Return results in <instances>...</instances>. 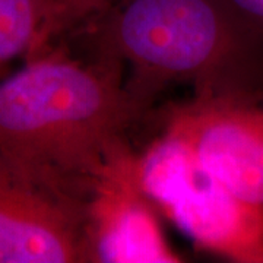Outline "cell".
Wrapping results in <instances>:
<instances>
[{
  "label": "cell",
  "mask_w": 263,
  "mask_h": 263,
  "mask_svg": "<svg viewBox=\"0 0 263 263\" xmlns=\"http://www.w3.org/2000/svg\"><path fill=\"white\" fill-rule=\"evenodd\" d=\"M70 34L89 59L129 70L127 89L149 107L173 85L199 95L263 82V35L226 0H114Z\"/></svg>",
  "instance_id": "obj_1"
},
{
  "label": "cell",
  "mask_w": 263,
  "mask_h": 263,
  "mask_svg": "<svg viewBox=\"0 0 263 263\" xmlns=\"http://www.w3.org/2000/svg\"><path fill=\"white\" fill-rule=\"evenodd\" d=\"M151 114L122 65L51 46L0 82V154L92 184L114 145Z\"/></svg>",
  "instance_id": "obj_2"
},
{
  "label": "cell",
  "mask_w": 263,
  "mask_h": 263,
  "mask_svg": "<svg viewBox=\"0 0 263 263\" xmlns=\"http://www.w3.org/2000/svg\"><path fill=\"white\" fill-rule=\"evenodd\" d=\"M139 180L160 215L199 250L235 263H263V206L237 196L192 151L162 133L139 154Z\"/></svg>",
  "instance_id": "obj_3"
},
{
  "label": "cell",
  "mask_w": 263,
  "mask_h": 263,
  "mask_svg": "<svg viewBox=\"0 0 263 263\" xmlns=\"http://www.w3.org/2000/svg\"><path fill=\"white\" fill-rule=\"evenodd\" d=\"M91 184L0 154V263H85Z\"/></svg>",
  "instance_id": "obj_4"
},
{
  "label": "cell",
  "mask_w": 263,
  "mask_h": 263,
  "mask_svg": "<svg viewBox=\"0 0 263 263\" xmlns=\"http://www.w3.org/2000/svg\"><path fill=\"white\" fill-rule=\"evenodd\" d=\"M157 117L162 133L183 142L237 196L263 206V82L192 94Z\"/></svg>",
  "instance_id": "obj_5"
},
{
  "label": "cell",
  "mask_w": 263,
  "mask_h": 263,
  "mask_svg": "<svg viewBox=\"0 0 263 263\" xmlns=\"http://www.w3.org/2000/svg\"><path fill=\"white\" fill-rule=\"evenodd\" d=\"M138 158L139 154L123 139L95 174L86 219L89 262H183L167 241L160 212L142 187Z\"/></svg>",
  "instance_id": "obj_6"
},
{
  "label": "cell",
  "mask_w": 263,
  "mask_h": 263,
  "mask_svg": "<svg viewBox=\"0 0 263 263\" xmlns=\"http://www.w3.org/2000/svg\"><path fill=\"white\" fill-rule=\"evenodd\" d=\"M50 3L51 0H0V69L31 53Z\"/></svg>",
  "instance_id": "obj_7"
},
{
  "label": "cell",
  "mask_w": 263,
  "mask_h": 263,
  "mask_svg": "<svg viewBox=\"0 0 263 263\" xmlns=\"http://www.w3.org/2000/svg\"><path fill=\"white\" fill-rule=\"evenodd\" d=\"M114 0H51L47 18L28 56L53 46L59 38L69 35L86 21L94 18Z\"/></svg>",
  "instance_id": "obj_8"
},
{
  "label": "cell",
  "mask_w": 263,
  "mask_h": 263,
  "mask_svg": "<svg viewBox=\"0 0 263 263\" xmlns=\"http://www.w3.org/2000/svg\"><path fill=\"white\" fill-rule=\"evenodd\" d=\"M228 6L254 31L263 35V0H226Z\"/></svg>",
  "instance_id": "obj_9"
}]
</instances>
